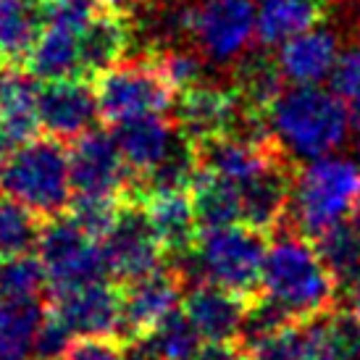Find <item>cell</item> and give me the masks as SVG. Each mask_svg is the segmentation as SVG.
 Segmentation results:
<instances>
[{
	"label": "cell",
	"instance_id": "obj_1",
	"mask_svg": "<svg viewBox=\"0 0 360 360\" xmlns=\"http://www.w3.org/2000/svg\"><path fill=\"white\" fill-rule=\"evenodd\" d=\"M350 127L347 101L319 84L284 87L269 108V129L292 163L329 155L347 140Z\"/></svg>",
	"mask_w": 360,
	"mask_h": 360
},
{
	"label": "cell",
	"instance_id": "obj_2",
	"mask_svg": "<svg viewBox=\"0 0 360 360\" xmlns=\"http://www.w3.org/2000/svg\"><path fill=\"white\" fill-rule=\"evenodd\" d=\"M269 245L263 263L260 295H266L295 321H308L334 310L337 281L326 269L319 248L302 231L281 226Z\"/></svg>",
	"mask_w": 360,
	"mask_h": 360
},
{
	"label": "cell",
	"instance_id": "obj_3",
	"mask_svg": "<svg viewBox=\"0 0 360 360\" xmlns=\"http://www.w3.org/2000/svg\"><path fill=\"white\" fill-rule=\"evenodd\" d=\"M266 231L231 224L219 229H202L195 250L184 258L174 260L171 266L187 279H200L219 284L242 297H255L263 281V263H266Z\"/></svg>",
	"mask_w": 360,
	"mask_h": 360
},
{
	"label": "cell",
	"instance_id": "obj_4",
	"mask_svg": "<svg viewBox=\"0 0 360 360\" xmlns=\"http://www.w3.org/2000/svg\"><path fill=\"white\" fill-rule=\"evenodd\" d=\"M360 200V163L352 158L323 155L310 160L295 176L287 226L302 231L308 240L347 224Z\"/></svg>",
	"mask_w": 360,
	"mask_h": 360
},
{
	"label": "cell",
	"instance_id": "obj_5",
	"mask_svg": "<svg viewBox=\"0 0 360 360\" xmlns=\"http://www.w3.org/2000/svg\"><path fill=\"white\" fill-rule=\"evenodd\" d=\"M0 190L45 219L66 213L74 200L69 150L48 134L21 142L3 171Z\"/></svg>",
	"mask_w": 360,
	"mask_h": 360
},
{
	"label": "cell",
	"instance_id": "obj_6",
	"mask_svg": "<svg viewBox=\"0 0 360 360\" xmlns=\"http://www.w3.org/2000/svg\"><path fill=\"white\" fill-rule=\"evenodd\" d=\"M92 87L101 108V121L110 127L137 116L166 113L179 98L166 77L160 74L150 53L134 60L124 58L121 63L110 66L92 82Z\"/></svg>",
	"mask_w": 360,
	"mask_h": 360
},
{
	"label": "cell",
	"instance_id": "obj_7",
	"mask_svg": "<svg viewBox=\"0 0 360 360\" xmlns=\"http://www.w3.org/2000/svg\"><path fill=\"white\" fill-rule=\"evenodd\" d=\"M37 258L45 266L51 292L74 290L92 281H105V276H110L103 242L84 234L69 213H60L42 226Z\"/></svg>",
	"mask_w": 360,
	"mask_h": 360
},
{
	"label": "cell",
	"instance_id": "obj_8",
	"mask_svg": "<svg viewBox=\"0 0 360 360\" xmlns=\"http://www.w3.org/2000/svg\"><path fill=\"white\" fill-rule=\"evenodd\" d=\"M179 24L208 58L240 60L258 34V6L255 0H200L181 13Z\"/></svg>",
	"mask_w": 360,
	"mask_h": 360
},
{
	"label": "cell",
	"instance_id": "obj_9",
	"mask_svg": "<svg viewBox=\"0 0 360 360\" xmlns=\"http://www.w3.org/2000/svg\"><path fill=\"white\" fill-rule=\"evenodd\" d=\"M71 184L74 195L92 198H121L127 200L131 184V171L121 155L113 131L90 129L71 142Z\"/></svg>",
	"mask_w": 360,
	"mask_h": 360
},
{
	"label": "cell",
	"instance_id": "obj_10",
	"mask_svg": "<svg viewBox=\"0 0 360 360\" xmlns=\"http://www.w3.org/2000/svg\"><path fill=\"white\" fill-rule=\"evenodd\" d=\"M103 250H105L110 276L127 284L160 269L166 255L148 221V213L137 200H124L113 229L103 240Z\"/></svg>",
	"mask_w": 360,
	"mask_h": 360
},
{
	"label": "cell",
	"instance_id": "obj_11",
	"mask_svg": "<svg viewBox=\"0 0 360 360\" xmlns=\"http://www.w3.org/2000/svg\"><path fill=\"white\" fill-rule=\"evenodd\" d=\"M51 310L74 331V337L124 340V292L108 281L53 292Z\"/></svg>",
	"mask_w": 360,
	"mask_h": 360
},
{
	"label": "cell",
	"instance_id": "obj_12",
	"mask_svg": "<svg viewBox=\"0 0 360 360\" xmlns=\"http://www.w3.org/2000/svg\"><path fill=\"white\" fill-rule=\"evenodd\" d=\"M37 113L40 131L53 140L74 142L84 131L95 129L101 121V108L92 82L56 79L37 84Z\"/></svg>",
	"mask_w": 360,
	"mask_h": 360
},
{
	"label": "cell",
	"instance_id": "obj_13",
	"mask_svg": "<svg viewBox=\"0 0 360 360\" xmlns=\"http://www.w3.org/2000/svg\"><path fill=\"white\" fill-rule=\"evenodd\" d=\"M124 342L131 337L148 334L160 321L176 310L181 292H184V276L174 266L145 274L140 279L129 281L124 287Z\"/></svg>",
	"mask_w": 360,
	"mask_h": 360
},
{
	"label": "cell",
	"instance_id": "obj_14",
	"mask_svg": "<svg viewBox=\"0 0 360 360\" xmlns=\"http://www.w3.org/2000/svg\"><path fill=\"white\" fill-rule=\"evenodd\" d=\"M110 131H113L121 155L129 166L134 184L148 179L181 140V129L174 119H166V113H150V116L119 121V124H113Z\"/></svg>",
	"mask_w": 360,
	"mask_h": 360
},
{
	"label": "cell",
	"instance_id": "obj_15",
	"mask_svg": "<svg viewBox=\"0 0 360 360\" xmlns=\"http://www.w3.org/2000/svg\"><path fill=\"white\" fill-rule=\"evenodd\" d=\"M153 231L171 260L190 255L200 240V224L190 190H158L140 198Z\"/></svg>",
	"mask_w": 360,
	"mask_h": 360
},
{
	"label": "cell",
	"instance_id": "obj_16",
	"mask_svg": "<svg viewBox=\"0 0 360 360\" xmlns=\"http://www.w3.org/2000/svg\"><path fill=\"white\" fill-rule=\"evenodd\" d=\"M250 297L224 290L210 281H198L184 295V313L205 342L237 340Z\"/></svg>",
	"mask_w": 360,
	"mask_h": 360
},
{
	"label": "cell",
	"instance_id": "obj_17",
	"mask_svg": "<svg viewBox=\"0 0 360 360\" xmlns=\"http://www.w3.org/2000/svg\"><path fill=\"white\" fill-rule=\"evenodd\" d=\"M82 32L84 27H77L69 21L45 19V27L24 63V71L37 82L84 79L82 77Z\"/></svg>",
	"mask_w": 360,
	"mask_h": 360
},
{
	"label": "cell",
	"instance_id": "obj_18",
	"mask_svg": "<svg viewBox=\"0 0 360 360\" xmlns=\"http://www.w3.org/2000/svg\"><path fill=\"white\" fill-rule=\"evenodd\" d=\"M340 56L337 32L316 27L284 42L276 60L284 79L292 84H321L323 79H331Z\"/></svg>",
	"mask_w": 360,
	"mask_h": 360
},
{
	"label": "cell",
	"instance_id": "obj_19",
	"mask_svg": "<svg viewBox=\"0 0 360 360\" xmlns=\"http://www.w3.org/2000/svg\"><path fill=\"white\" fill-rule=\"evenodd\" d=\"M131 42V16L101 8L82 32V77L95 82L124 60Z\"/></svg>",
	"mask_w": 360,
	"mask_h": 360
},
{
	"label": "cell",
	"instance_id": "obj_20",
	"mask_svg": "<svg viewBox=\"0 0 360 360\" xmlns=\"http://www.w3.org/2000/svg\"><path fill=\"white\" fill-rule=\"evenodd\" d=\"M329 11L331 0H260L255 37L263 48L284 45L302 32L321 27Z\"/></svg>",
	"mask_w": 360,
	"mask_h": 360
},
{
	"label": "cell",
	"instance_id": "obj_21",
	"mask_svg": "<svg viewBox=\"0 0 360 360\" xmlns=\"http://www.w3.org/2000/svg\"><path fill=\"white\" fill-rule=\"evenodd\" d=\"M45 27V0H0V69H24Z\"/></svg>",
	"mask_w": 360,
	"mask_h": 360
},
{
	"label": "cell",
	"instance_id": "obj_22",
	"mask_svg": "<svg viewBox=\"0 0 360 360\" xmlns=\"http://www.w3.org/2000/svg\"><path fill=\"white\" fill-rule=\"evenodd\" d=\"M37 84L24 69L0 71V129L16 145L34 140L40 131Z\"/></svg>",
	"mask_w": 360,
	"mask_h": 360
},
{
	"label": "cell",
	"instance_id": "obj_23",
	"mask_svg": "<svg viewBox=\"0 0 360 360\" xmlns=\"http://www.w3.org/2000/svg\"><path fill=\"white\" fill-rule=\"evenodd\" d=\"M190 195L195 202L200 231L242 224V195L237 184L200 169L192 181Z\"/></svg>",
	"mask_w": 360,
	"mask_h": 360
},
{
	"label": "cell",
	"instance_id": "obj_24",
	"mask_svg": "<svg viewBox=\"0 0 360 360\" xmlns=\"http://www.w3.org/2000/svg\"><path fill=\"white\" fill-rule=\"evenodd\" d=\"M42 234L40 216L0 190V260L27 255Z\"/></svg>",
	"mask_w": 360,
	"mask_h": 360
},
{
	"label": "cell",
	"instance_id": "obj_25",
	"mask_svg": "<svg viewBox=\"0 0 360 360\" xmlns=\"http://www.w3.org/2000/svg\"><path fill=\"white\" fill-rule=\"evenodd\" d=\"M316 248L340 290L360 281V234L352 229L350 221L321 234Z\"/></svg>",
	"mask_w": 360,
	"mask_h": 360
},
{
	"label": "cell",
	"instance_id": "obj_26",
	"mask_svg": "<svg viewBox=\"0 0 360 360\" xmlns=\"http://www.w3.org/2000/svg\"><path fill=\"white\" fill-rule=\"evenodd\" d=\"M48 287V274L40 258L16 255L0 260V297L11 305L40 302L42 290Z\"/></svg>",
	"mask_w": 360,
	"mask_h": 360
},
{
	"label": "cell",
	"instance_id": "obj_27",
	"mask_svg": "<svg viewBox=\"0 0 360 360\" xmlns=\"http://www.w3.org/2000/svg\"><path fill=\"white\" fill-rule=\"evenodd\" d=\"M148 340L153 342L160 360H195L202 350L200 331L195 329L184 310H174L166 316L155 329L148 331Z\"/></svg>",
	"mask_w": 360,
	"mask_h": 360
},
{
	"label": "cell",
	"instance_id": "obj_28",
	"mask_svg": "<svg viewBox=\"0 0 360 360\" xmlns=\"http://www.w3.org/2000/svg\"><path fill=\"white\" fill-rule=\"evenodd\" d=\"M45 310L40 302L11 305V319L0 334V360H34V340Z\"/></svg>",
	"mask_w": 360,
	"mask_h": 360
},
{
	"label": "cell",
	"instance_id": "obj_29",
	"mask_svg": "<svg viewBox=\"0 0 360 360\" xmlns=\"http://www.w3.org/2000/svg\"><path fill=\"white\" fill-rule=\"evenodd\" d=\"M297 360H350L334 321V310L297 326Z\"/></svg>",
	"mask_w": 360,
	"mask_h": 360
},
{
	"label": "cell",
	"instance_id": "obj_30",
	"mask_svg": "<svg viewBox=\"0 0 360 360\" xmlns=\"http://www.w3.org/2000/svg\"><path fill=\"white\" fill-rule=\"evenodd\" d=\"M121 198H92V195H74V200L69 205L71 221L79 226L84 234H90L92 240L103 242L108 237V231L113 229V224L119 219Z\"/></svg>",
	"mask_w": 360,
	"mask_h": 360
},
{
	"label": "cell",
	"instance_id": "obj_31",
	"mask_svg": "<svg viewBox=\"0 0 360 360\" xmlns=\"http://www.w3.org/2000/svg\"><path fill=\"white\" fill-rule=\"evenodd\" d=\"M155 66L160 69V74L166 77L171 87L176 90V95H181L190 87L202 84V63L195 53L187 51H153L150 53Z\"/></svg>",
	"mask_w": 360,
	"mask_h": 360
},
{
	"label": "cell",
	"instance_id": "obj_32",
	"mask_svg": "<svg viewBox=\"0 0 360 360\" xmlns=\"http://www.w3.org/2000/svg\"><path fill=\"white\" fill-rule=\"evenodd\" d=\"M74 342V331L53 313L45 310L37 340H34V360H60Z\"/></svg>",
	"mask_w": 360,
	"mask_h": 360
},
{
	"label": "cell",
	"instance_id": "obj_33",
	"mask_svg": "<svg viewBox=\"0 0 360 360\" xmlns=\"http://www.w3.org/2000/svg\"><path fill=\"white\" fill-rule=\"evenodd\" d=\"M124 340L116 337H79L60 360H121Z\"/></svg>",
	"mask_w": 360,
	"mask_h": 360
},
{
	"label": "cell",
	"instance_id": "obj_34",
	"mask_svg": "<svg viewBox=\"0 0 360 360\" xmlns=\"http://www.w3.org/2000/svg\"><path fill=\"white\" fill-rule=\"evenodd\" d=\"M248 360H297V326L274 334L248 350Z\"/></svg>",
	"mask_w": 360,
	"mask_h": 360
},
{
	"label": "cell",
	"instance_id": "obj_35",
	"mask_svg": "<svg viewBox=\"0 0 360 360\" xmlns=\"http://www.w3.org/2000/svg\"><path fill=\"white\" fill-rule=\"evenodd\" d=\"M195 360H248V350L242 347L240 340H221L202 345Z\"/></svg>",
	"mask_w": 360,
	"mask_h": 360
},
{
	"label": "cell",
	"instance_id": "obj_36",
	"mask_svg": "<svg viewBox=\"0 0 360 360\" xmlns=\"http://www.w3.org/2000/svg\"><path fill=\"white\" fill-rule=\"evenodd\" d=\"M121 360H160V355L155 352L153 342L148 340V334H140V337H131L124 342Z\"/></svg>",
	"mask_w": 360,
	"mask_h": 360
},
{
	"label": "cell",
	"instance_id": "obj_37",
	"mask_svg": "<svg viewBox=\"0 0 360 360\" xmlns=\"http://www.w3.org/2000/svg\"><path fill=\"white\" fill-rule=\"evenodd\" d=\"M342 308L360 321V281H355V284L342 290Z\"/></svg>",
	"mask_w": 360,
	"mask_h": 360
},
{
	"label": "cell",
	"instance_id": "obj_38",
	"mask_svg": "<svg viewBox=\"0 0 360 360\" xmlns=\"http://www.w3.org/2000/svg\"><path fill=\"white\" fill-rule=\"evenodd\" d=\"M101 8L113 11V13H124V16H131V8L137 0H95Z\"/></svg>",
	"mask_w": 360,
	"mask_h": 360
},
{
	"label": "cell",
	"instance_id": "obj_39",
	"mask_svg": "<svg viewBox=\"0 0 360 360\" xmlns=\"http://www.w3.org/2000/svg\"><path fill=\"white\" fill-rule=\"evenodd\" d=\"M11 145H16V142L11 140L6 131L0 129V179H3V171H6V166H8V160H11Z\"/></svg>",
	"mask_w": 360,
	"mask_h": 360
},
{
	"label": "cell",
	"instance_id": "obj_40",
	"mask_svg": "<svg viewBox=\"0 0 360 360\" xmlns=\"http://www.w3.org/2000/svg\"><path fill=\"white\" fill-rule=\"evenodd\" d=\"M347 108H350V121H352V129L360 134V90L355 95L347 98Z\"/></svg>",
	"mask_w": 360,
	"mask_h": 360
},
{
	"label": "cell",
	"instance_id": "obj_41",
	"mask_svg": "<svg viewBox=\"0 0 360 360\" xmlns=\"http://www.w3.org/2000/svg\"><path fill=\"white\" fill-rule=\"evenodd\" d=\"M8 319H11V302H6L3 297H0V334L6 331V326H8Z\"/></svg>",
	"mask_w": 360,
	"mask_h": 360
},
{
	"label": "cell",
	"instance_id": "obj_42",
	"mask_svg": "<svg viewBox=\"0 0 360 360\" xmlns=\"http://www.w3.org/2000/svg\"><path fill=\"white\" fill-rule=\"evenodd\" d=\"M350 224H352V229H355V231H358V234H360V200H358V205L352 208Z\"/></svg>",
	"mask_w": 360,
	"mask_h": 360
}]
</instances>
